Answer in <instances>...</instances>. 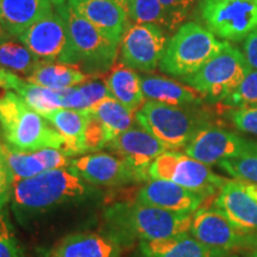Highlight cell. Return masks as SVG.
<instances>
[{"mask_svg": "<svg viewBox=\"0 0 257 257\" xmlns=\"http://www.w3.org/2000/svg\"><path fill=\"white\" fill-rule=\"evenodd\" d=\"M95 188L72 169H51L14 185L12 208L19 220L83 201Z\"/></svg>", "mask_w": 257, "mask_h": 257, "instance_id": "obj_1", "label": "cell"}, {"mask_svg": "<svg viewBox=\"0 0 257 257\" xmlns=\"http://www.w3.org/2000/svg\"><path fill=\"white\" fill-rule=\"evenodd\" d=\"M193 214L179 213L143 202H117L105 211L111 232L125 239L154 240L189 232Z\"/></svg>", "mask_w": 257, "mask_h": 257, "instance_id": "obj_2", "label": "cell"}, {"mask_svg": "<svg viewBox=\"0 0 257 257\" xmlns=\"http://www.w3.org/2000/svg\"><path fill=\"white\" fill-rule=\"evenodd\" d=\"M0 127L8 146L23 152L46 148L62 150L63 138L43 115L14 91L0 95Z\"/></svg>", "mask_w": 257, "mask_h": 257, "instance_id": "obj_3", "label": "cell"}, {"mask_svg": "<svg viewBox=\"0 0 257 257\" xmlns=\"http://www.w3.org/2000/svg\"><path fill=\"white\" fill-rule=\"evenodd\" d=\"M197 107L148 100L135 113V119L167 150L176 152L187 146L199 130L210 126L207 112Z\"/></svg>", "mask_w": 257, "mask_h": 257, "instance_id": "obj_4", "label": "cell"}, {"mask_svg": "<svg viewBox=\"0 0 257 257\" xmlns=\"http://www.w3.org/2000/svg\"><path fill=\"white\" fill-rule=\"evenodd\" d=\"M225 44L226 42L218 41L208 29L189 22L167 42L160 69L180 79L191 75L219 54Z\"/></svg>", "mask_w": 257, "mask_h": 257, "instance_id": "obj_5", "label": "cell"}, {"mask_svg": "<svg viewBox=\"0 0 257 257\" xmlns=\"http://www.w3.org/2000/svg\"><path fill=\"white\" fill-rule=\"evenodd\" d=\"M250 69L242 51L226 42L219 54L198 72L181 80L201 93L206 100L218 102L224 101L238 87Z\"/></svg>", "mask_w": 257, "mask_h": 257, "instance_id": "obj_6", "label": "cell"}, {"mask_svg": "<svg viewBox=\"0 0 257 257\" xmlns=\"http://www.w3.org/2000/svg\"><path fill=\"white\" fill-rule=\"evenodd\" d=\"M66 8L67 4L55 8L27 29L18 41L41 61L78 66L67 23Z\"/></svg>", "mask_w": 257, "mask_h": 257, "instance_id": "obj_7", "label": "cell"}, {"mask_svg": "<svg viewBox=\"0 0 257 257\" xmlns=\"http://www.w3.org/2000/svg\"><path fill=\"white\" fill-rule=\"evenodd\" d=\"M66 18L79 68L92 78L107 74L117 61L119 44L101 34L94 25L70 9L68 4Z\"/></svg>", "mask_w": 257, "mask_h": 257, "instance_id": "obj_8", "label": "cell"}, {"mask_svg": "<svg viewBox=\"0 0 257 257\" xmlns=\"http://www.w3.org/2000/svg\"><path fill=\"white\" fill-rule=\"evenodd\" d=\"M149 176L154 180L174 182L205 199L217 195L227 181L200 161L173 150H167L154 161L149 168Z\"/></svg>", "mask_w": 257, "mask_h": 257, "instance_id": "obj_9", "label": "cell"}, {"mask_svg": "<svg viewBox=\"0 0 257 257\" xmlns=\"http://www.w3.org/2000/svg\"><path fill=\"white\" fill-rule=\"evenodd\" d=\"M199 14L212 34L239 42L257 30V0H200Z\"/></svg>", "mask_w": 257, "mask_h": 257, "instance_id": "obj_10", "label": "cell"}, {"mask_svg": "<svg viewBox=\"0 0 257 257\" xmlns=\"http://www.w3.org/2000/svg\"><path fill=\"white\" fill-rule=\"evenodd\" d=\"M189 232L208 248L227 253L251 248L257 242V234L245 232L234 226L214 206L200 207L193 213Z\"/></svg>", "mask_w": 257, "mask_h": 257, "instance_id": "obj_11", "label": "cell"}, {"mask_svg": "<svg viewBox=\"0 0 257 257\" xmlns=\"http://www.w3.org/2000/svg\"><path fill=\"white\" fill-rule=\"evenodd\" d=\"M163 29L154 24L127 22L120 40V63L134 70L149 73L160 66L167 46Z\"/></svg>", "mask_w": 257, "mask_h": 257, "instance_id": "obj_12", "label": "cell"}, {"mask_svg": "<svg viewBox=\"0 0 257 257\" xmlns=\"http://www.w3.org/2000/svg\"><path fill=\"white\" fill-rule=\"evenodd\" d=\"M256 148L255 141L210 125L199 130L184 149L186 155L200 161L204 165L212 166L242 156Z\"/></svg>", "mask_w": 257, "mask_h": 257, "instance_id": "obj_13", "label": "cell"}, {"mask_svg": "<svg viewBox=\"0 0 257 257\" xmlns=\"http://www.w3.org/2000/svg\"><path fill=\"white\" fill-rule=\"evenodd\" d=\"M105 148L123 159L133 168L140 181H149V168L152 163L167 149L152 134L144 128L133 126L125 131Z\"/></svg>", "mask_w": 257, "mask_h": 257, "instance_id": "obj_14", "label": "cell"}, {"mask_svg": "<svg viewBox=\"0 0 257 257\" xmlns=\"http://www.w3.org/2000/svg\"><path fill=\"white\" fill-rule=\"evenodd\" d=\"M68 168L92 186L114 187L141 182L133 168L113 154L94 153L81 156L70 161Z\"/></svg>", "mask_w": 257, "mask_h": 257, "instance_id": "obj_15", "label": "cell"}, {"mask_svg": "<svg viewBox=\"0 0 257 257\" xmlns=\"http://www.w3.org/2000/svg\"><path fill=\"white\" fill-rule=\"evenodd\" d=\"M0 154L4 157L15 184L34 178L51 169L68 168L70 161L61 149L46 148L38 152H23L0 143Z\"/></svg>", "mask_w": 257, "mask_h": 257, "instance_id": "obj_16", "label": "cell"}, {"mask_svg": "<svg viewBox=\"0 0 257 257\" xmlns=\"http://www.w3.org/2000/svg\"><path fill=\"white\" fill-rule=\"evenodd\" d=\"M202 195L167 180L148 181L140 189L137 201L179 213L193 214L204 202Z\"/></svg>", "mask_w": 257, "mask_h": 257, "instance_id": "obj_17", "label": "cell"}, {"mask_svg": "<svg viewBox=\"0 0 257 257\" xmlns=\"http://www.w3.org/2000/svg\"><path fill=\"white\" fill-rule=\"evenodd\" d=\"M213 206L234 226L245 232H257V201L238 180H227L218 192Z\"/></svg>", "mask_w": 257, "mask_h": 257, "instance_id": "obj_18", "label": "cell"}, {"mask_svg": "<svg viewBox=\"0 0 257 257\" xmlns=\"http://www.w3.org/2000/svg\"><path fill=\"white\" fill-rule=\"evenodd\" d=\"M124 239L113 232L74 233L61 240L50 257H119Z\"/></svg>", "mask_w": 257, "mask_h": 257, "instance_id": "obj_19", "label": "cell"}, {"mask_svg": "<svg viewBox=\"0 0 257 257\" xmlns=\"http://www.w3.org/2000/svg\"><path fill=\"white\" fill-rule=\"evenodd\" d=\"M70 9L98 29L101 34L119 44L127 23L123 8L114 0H78L67 2Z\"/></svg>", "mask_w": 257, "mask_h": 257, "instance_id": "obj_20", "label": "cell"}, {"mask_svg": "<svg viewBox=\"0 0 257 257\" xmlns=\"http://www.w3.org/2000/svg\"><path fill=\"white\" fill-rule=\"evenodd\" d=\"M51 11L50 0H0V23L6 35L18 38Z\"/></svg>", "mask_w": 257, "mask_h": 257, "instance_id": "obj_21", "label": "cell"}, {"mask_svg": "<svg viewBox=\"0 0 257 257\" xmlns=\"http://www.w3.org/2000/svg\"><path fill=\"white\" fill-rule=\"evenodd\" d=\"M144 257H229L230 253L208 248L192 234L182 233L169 238L142 240Z\"/></svg>", "mask_w": 257, "mask_h": 257, "instance_id": "obj_22", "label": "cell"}, {"mask_svg": "<svg viewBox=\"0 0 257 257\" xmlns=\"http://www.w3.org/2000/svg\"><path fill=\"white\" fill-rule=\"evenodd\" d=\"M141 83H142L143 94L147 99L166 105L182 106V107L200 106L205 99L201 93L191 86H185L163 76H141Z\"/></svg>", "mask_w": 257, "mask_h": 257, "instance_id": "obj_23", "label": "cell"}, {"mask_svg": "<svg viewBox=\"0 0 257 257\" xmlns=\"http://www.w3.org/2000/svg\"><path fill=\"white\" fill-rule=\"evenodd\" d=\"M44 118L62 136V152L67 156L85 154L83 138L88 121V114L85 111L59 108L47 114Z\"/></svg>", "mask_w": 257, "mask_h": 257, "instance_id": "obj_24", "label": "cell"}, {"mask_svg": "<svg viewBox=\"0 0 257 257\" xmlns=\"http://www.w3.org/2000/svg\"><path fill=\"white\" fill-rule=\"evenodd\" d=\"M105 81L111 95L134 113L146 102L141 76L123 63L114 64L113 68L107 73Z\"/></svg>", "mask_w": 257, "mask_h": 257, "instance_id": "obj_25", "label": "cell"}, {"mask_svg": "<svg viewBox=\"0 0 257 257\" xmlns=\"http://www.w3.org/2000/svg\"><path fill=\"white\" fill-rule=\"evenodd\" d=\"M92 76L83 73L78 66L41 61L27 81L51 89H64L81 85Z\"/></svg>", "mask_w": 257, "mask_h": 257, "instance_id": "obj_26", "label": "cell"}, {"mask_svg": "<svg viewBox=\"0 0 257 257\" xmlns=\"http://www.w3.org/2000/svg\"><path fill=\"white\" fill-rule=\"evenodd\" d=\"M85 112L92 114L104 127L107 143L134 126L135 115L113 96H107ZM107 146V144H106Z\"/></svg>", "mask_w": 257, "mask_h": 257, "instance_id": "obj_27", "label": "cell"}, {"mask_svg": "<svg viewBox=\"0 0 257 257\" xmlns=\"http://www.w3.org/2000/svg\"><path fill=\"white\" fill-rule=\"evenodd\" d=\"M12 91L17 93L32 110L43 117L59 108H64V89L42 87L17 76Z\"/></svg>", "mask_w": 257, "mask_h": 257, "instance_id": "obj_28", "label": "cell"}, {"mask_svg": "<svg viewBox=\"0 0 257 257\" xmlns=\"http://www.w3.org/2000/svg\"><path fill=\"white\" fill-rule=\"evenodd\" d=\"M14 38L9 35L0 38V68L28 78L37 68L41 60Z\"/></svg>", "mask_w": 257, "mask_h": 257, "instance_id": "obj_29", "label": "cell"}, {"mask_svg": "<svg viewBox=\"0 0 257 257\" xmlns=\"http://www.w3.org/2000/svg\"><path fill=\"white\" fill-rule=\"evenodd\" d=\"M127 22L136 24H154L161 29L174 31L180 24L163 8L160 0H130Z\"/></svg>", "mask_w": 257, "mask_h": 257, "instance_id": "obj_30", "label": "cell"}, {"mask_svg": "<svg viewBox=\"0 0 257 257\" xmlns=\"http://www.w3.org/2000/svg\"><path fill=\"white\" fill-rule=\"evenodd\" d=\"M218 166L234 180L257 185V148L239 157L225 160Z\"/></svg>", "mask_w": 257, "mask_h": 257, "instance_id": "obj_31", "label": "cell"}, {"mask_svg": "<svg viewBox=\"0 0 257 257\" xmlns=\"http://www.w3.org/2000/svg\"><path fill=\"white\" fill-rule=\"evenodd\" d=\"M223 102L234 108L257 107V69H250L238 87Z\"/></svg>", "mask_w": 257, "mask_h": 257, "instance_id": "obj_32", "label": "cell"}, {"mask_svg": "<svg viewBox=\"0 0 257 257\" xmlns=\"http://www.w3.org/2000/svg\"><path fill=\"white\" fill-rule=\"evenodd\" d=\"M0 257H24L6 211H0Z\"/></svg>", "mask_w": 257, "mask_h": 257, "instance_id": "obj_33", "label": "cell"}, {"mask_svg": "<svg viewBox=\"0 0 257 257\" xmlns=\"http://www.w3.org/2000/svg\"><path fill=\"white\" fill-rule=\"evenodd\" d=\"M78 87L82 98L83 111L88 110V108L98 104L102 99L111 95L107 85H106L105 78L99 79L98 76H93V78L87 80L86 82L78 85Z\"/></svg>", "mask_w": 257, "mask_h": 257, "instance_id": "obj_34", "label": "cell"}, {"mask_svg": "<svg viewBox=\"0 0 257 257\" xmlns=\"http://www.w3.org/2000/svg\"><path fill=\"white\" fill-rule=\"evenodd\" d=\"M87 114L88 121L85 131V138H83V149H85V153L99 152V150L106 147L107 138H106L105 130L100 121L96 119L95 117H93L92 114Z\"/></svg>", "mask_w": 257, "mask_h": 257, "instance_id": "obj_35", "label": "cell"}, {"mask_svg": "<svg viewBox=\"0 0 257 257\" xmlns=\"http://www.w3.org/2000/svg\"><path fill=\"white\" fill-rule=\"evenodd\" d=\"M230 120L239 131L257 136V107L234 108L230 112Z\"/></svg>", "mask_w": 257, "mask_h": 257, "instance_id": "obj_36", "label": "cell"}, {"mask_svg": "<svg viewBox=\"0 0 257 257\" xmlns=\"http://www.w3.org/2000/svg\"><path fill=\"white\" fill-rule=\"evenodd\" d=\"M14 185V176L10 172L4 157L0 154V211L4 210L5 205L11 200Z\"/></svg>", "mask_w": 257, "mask_h": 257, "instance_id": "obj_37", "label": "cell"}, {"mask_svg": "<svg viewBox=\"0 0 257 257\" xmlns=\"http://www.w3.org/2000/svg\"><path fill=\"white\" fill-rule=\"evenodd\" d=\"M197 0H160L168 14L181 24Z\"/></svg>", "mask_w": 257, "mask_h": 257, "instance_id": "obj_38", "label": "cell"}, {"mask_svg": "<svg viewBox=\"0 0 257 257\" xmlns=\"http://www.w3.org/2000/svg\"><path fill=\"white\" fill-rule=\"evenodd\" d=\"M243 50L250 68L257 69V30L245 38Z\"/></svg>", "mask_w": 257, "mask_h": 257, "instance_id": "obj_39", "label": "cell"}, {"mask_svg": "<svg viewBox=\"0 0 257 257\" xmlns=\"http://www.w3.org/2000/svg\"><path fill=\"white\" fill-rule=\"evenodd\" d=\"M242 182V181H240ZM243 187L245 188V191L249 193L251 197L257 201V185L256 184H248V182H242Z\"/></svg>", "mask_w": 257, "mask_h": 257, "instance_id": "obj_40", "label": "cell"}, {"mask_svg": "<svg viewBox=\"0 0 257 257\" xmlns=\"http://www.w3.org/2000/svg\"><path fill=\"white\" fill-rule=\"evenodd\" d=\"M0 88L4 92H8L5 87V69L3 68H0Z\"/></svg>", "mask_w": 257, "mask_h": 257, "instance_id": "obj_41", "label": "cell"}, {"mask_svg": "<svg viewBox=\"0 0 257 257\" xmlns=\"http://www.w3.org/2000/svg\"><path fill=\"white\" fill-rule=\"evenodd\" d=\"M114 2H117L118 4H119L123 10L125 11V14H126L127 11V6H128V3H130V0H114Z\"/></svg>", "mask_w": 257, "mask_h": 257, "instance_id": "obj_42", "label": "cell"}, {"mask_svg": "<svg viewBox=\"0 0 257 257\" xmlns=\"http://www.w3.org/2000/svg\"><path fill=\"white\" fill-rule=\"evenodd\" d=\"M51 4H53L54 8H60V6H62L66 4V0H50Z\"/></svg>", "mask_w": 257, "mask_h": 257, "instance_id": "obj_43", "label": "cell"}, {"mask_svg": "<svg viewBox=\"0 0 257 257\" xmlns=\"http://www.w3.org/2000/svg\"><path fill=\"white\" fill-rule=\"evenodd\" d=\"M248 257H257V242L251 246V251H250Z\"/></svg>", "mask_w": 257, "mask_h": 257, "instance_id": "obj_44", "label": "cell"}, {"mask_svg": "<svg viewBox=\"0 0 257 257\" xmlns=\"http://www.w3.org/2000/svg\"><path fill=\"white\" fill-rule=\"evenodd\" d=\"M5 31H4V29H3V27H2V23H0V38L2 37H4L5 36Z\"/></svg>", "mask_w": 257, "mask_h": 257, "instance_id": "obj_45", "label": "cell"}, {"mask_svg": "<svg viewBox=\"0 0 257 257\" xmlns=\"http://www.w3.org/2000/svg\"><path fill=\"white\" fill-rule=\"evenodd\" d=\"M67 2H78V0H67Z\"/></svg>", "mask_w": 257, "mask_h": 257, "instance_id": "obj_46", "label": "cell"}, {"mask_svg": "<svg viewBox=\"0 0 257 257\" xmlns=\"http://www.w3.org/2000/svg\"><path fill=\"white\" fill-rule=\"evenodd\" d=\"M229 257H238V256H229Z\"/></svg>", "mask_w": 257, "mask_h": 257, "instance_id": "obj_47", "label": "cell"}]
</instances>
